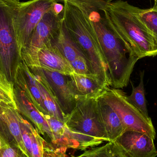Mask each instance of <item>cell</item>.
Listing matches in <instances>:
<instances>
[{"label":"cell","instance_id":"obj_19","mask_svg":"<svg viewBox=\"0 0 157 157\" xmlns=\"http://www.w3.org/2000/svg\"><path fill=\"white\" fill-rule=\"evenodd\" d=\"M33 75L48 114L64 122L65 117L53 95L40 78L38 75Z\"/></svg>","mask_w":157,"mask_h":157},{"label":"cell","instance_id":"obj_16","mask_svg":"<svg viewBox=\"0 0 157 157\" xmlns=\"http://www.w3.org/2000/svg\"><path fill=\"white\" fill-rule=\"evenodd\" d=\"M98 103L109 142H114L125 132L123 124L116 112L100 97L98 98Z\"/></svg>","mask_w":157,"mask_h":157},{"label":"cell","instance_id":"obj_22","mask_svg":"<svg viewBox=\"0 0 157 157\" xmlns=\"http://www.w3.org/2000/svg\"><path fill=\"white\" fill-rule=\"evenodd\" d=\"M116 0H56L57 2H67L77 6L88 15L94 12L107 10L111 3Z\"/></svg>","mask_w":157,"mask_h":157},{"label":"cell","instance_id":"obj_34","mask_svg":"<svg viewBox=\"0 0 157 157\" xmlns=\"http://www.w3.org/2000/svg\"></svg>","mask_w":157,"mask_h":157},{"label":"cell","instance_id":"obj_9","mask_svg":"<svg viewBox=\"0 0 157 157\" xmlns=\"http://www.w3.org/2000/svg\"><path fill=\"white\" fill-rule=\"evenodd\" d=\"M63 23V14L57 15L51 10L40 19L27 45L21 52V57L30 55L45 46H52Z\"/></svg>","mask_w":157,"mask_h":157},{"label":"cell","instance_id":"obj_29","mask_svg":"<svg viewBox=\"0 0 157 157\" xmlns=\"http://www.w3.org/2000/svg\"><path fill=\"white\" fill-rule=\"evenodd\" d=\"M63 10L64 5L59 3L57 2L54 3L52 8V10L57 15H62L63 14Z\"/></svg>","mask_w":157,"mask_h":157},{"label":"cell","instance_id":"obj_13","mask_svg":"<svg viewBox=\"0 0 157 157\" xmlns=\"http://www.w3.org/2000/svg\"><path fill=\"white\" fill-rule=\"evenodd\" d=\"M13 92L15 101L19 113L34 124L40 134L44 135L46 134L52 142L53 140L52 132L46 120L35 104L24 90L14 83Z\"/></svg>","mask_w":157,"mask_h":157},{"label":"cell","instance_id":"obj_28","mask_svg":"<svg viewBox=\"0 0 157 157\" xmlns=\"http://www.w3.org/2000/svg\"><path fill=\"white\" fill-rule=\"evenodd\" d=\"M0 157H28L18 147L7 144L0 149Z\"/></svg>","mask_w":157,"mask_h":157},{"label":"cell","instance_id":"obj_23","mask_svg":"<svg viewBox=\"0 0 157 157\" xmlns=\"http://www.w3.org/2000/svg\"><path fill=\"white\" fill-rule=\"evenodd\" d=\"M138 16L140 21L151 33L157 46V4L147 9L140 8Z\"/></svg>","mask_w":157,"mask_h":157},{"label":"cell","instance_id":"obj_21","mask_svg":"<svg viewBox=\"0 0 157 157\" xmlns=\"http://www.w3.org/2000/svg\"><path fill=\"white\" fill-rule=\"evenodd\" d=\"M71 157H125L114 142H108L100 146L91 147L76 156Z\"/></svg>","mask_w":157,"mask_h":157},{"label":"cell","instance_id":"obj_12","mask_svg":"<svg viewBox=\"0 0 157 157\" xmlns=\"http://www.w3.org/2000/svg\"><path fill=\"white\" fill-rule=\"evenodd\" d=\"M21 115L17 109L0 103V135L8 144L18 147L28 157L21 135Z\"/></svg>","mask_w":157,"mask_h":157},{"label":"cell","instance_id":"obj_17","mask_svg":"<svg viewBox=\"0 0 157 157\" xmlns=\"http://www.w3.org/2000/svg\"><path fill=\"white\" fill-rule=\"evenodd\" d=\"M53 136L52 144L56 148L67 150L69 148L78 150V144L72 137L65 123L61 121L48 114L43 115Z\"/></svg>","mask_w":157,"mask_h":157},{"label":"cell","instance_id":"obj_10","mask_svg":"<svg viewBox=\"0 0 157 157\" xmlns=\"http://www.w3.org/2000/svg\"><path fill=\"white\" fill-rule=\"evenodd\" d=\"M21 59L29 67L36 66L66 75L74 72L70 63L54 46H45Z\"/></svg>","mask_w":157,"mask_h":157},{"label":"cell","instance_id":"obj_7","mask_svg":"<svg viewBox=\"0 0 157 157\" xmlns=\"http://www.w3.org/2000/svg\"><path fill=\"white\" fill-rule=\"evenodd\" d=\"M56 0H30L20 2L14 20L16 37L21 52L40 19L50 11Z\"/></svg>","mask_w":157,"mask_h":157},{"label":"cell","instance_id":"obj_32","mask_svg":"<svg viewBox=\"0 0 157 157\" xmlns=\"http://www.w3.org/2000/svg\"><path fill=\"white\" fill-rule=\"evenodd\" d=\"M155 4H157V0H155Z\"/></svg>","mask_w":157,"mask_h":157},{"label":"cell","instance_id":"obj_1","mask_svg":"<svg viewBox=\"0 0 157 157\" xmlns=\"http://www.w3.org/2000/svg\"><path fill=\"white\" fill-rule=\"evenodd\" d=\"M88 16L106 59L110 86L118 89L127 86L135 65L140 59L113 24L108 10Z\"/></svg>","mask_w":157,"mask_h":157},{"label":"cell","instance_id":"obj_5","mask_svg":"<svg viewBox=\"0 0 157 157\" xmlns=\"http://www.w3.org/2000/svg\"><path fill=\"white\" fill-rule=\"evenodd\" d=\"M20 3V0H0V72L13 86L21 60L14 28Z\"/></svg>","mask_w":157,"mask_h":157},{"label":"cell","instance_id":"obj_18","mask_svg":"<svg viewBox=\"0 0 157 157\" xmlns=\"http://www.w3.org/2000/svg\"><path fill=\"white\" fill-rule=\"evenodd\" d=\"M52 45L59 49L70 63L78 57L85 58L65 27L63 21L59 33Z\"/></svg>","mask_w":157,"mask_h":157},{"label":"cell","instance_id":"obj_20","mask_svg":"<svg viewBox=\"0 0 157 157\" xmlns=\"http://www.w3.org/2000/svg\"><path fill=\"white\" fill-rule=\"evenodd\" d=\"M144 74L143 71L140 74V83L138 86H134L132 82V94L129 96H126V98L130 103L133 105L146 118H150L148 115V110L147 106V100L145 97V90L144 86Z\"/></svg>","mask_w":157,"mask_h":157},{"label":"cell","instance_id":"obj_24","mask_svg":"<svg viewBox=\"0 0 157 157\" xmlns=\"http://www.w3.org/2000/svg\"><path fill=\"white\" fill-rule=\"evenodd\" d=\"M22 115V114H21ZM32 124L25 119L21 115L20 118V127L22 140L29 157H32Z\"/></svg>","mask_w":157,"mask_h":157},{"label":"cell","instance_id":"obj_6","mask_svg":"<svg viewBox=\"0 0 157 157\" xmlns=\"http://www.w3.org/2000/svg\"><path fill=\"white\" fill-rule=\"evenodd\" d=\"M123 90L108 87L101 98L118 114L125 132L135 131L145 134L155 140V130L151 118H146L128 101Z\"/></svg>","mask_w":157,"mask_h":157},{"label":"cell","instance_id":"obj_25","mask_svg":"<svg viewBox=\"0 0 157 157\" xmlns=\"http://www.w3.org/2000/svg\"><path fill=\"white\" fill-rule=\"evenodd\" d=\"M70 63L75 73L86 76H97L94 75L89 63L85 57H78Z\"/></svg>","mask_w":157,"mask_h":157},{"label":"cell","instance_id":"obj_26","mask_svg":"<svg viewBox=\"0 0 157 157\" xmlns=\"http://www.w3.org/2000/svg\"><path fill=\"white\" fill-rule=\"evenodd\" d=\"M31 138L32 157H45V141L33 126L32 127Z\"/></svg>","mask_w":157,"mask_h":157},{"label":"cell","instance_id":"obj_27","mask_svg":"<svg viewBox=\"0 0 157 157\" xmlns=\"http://www.w3.org/2000/svg\"><path fill=\"white\" fill-rule=\"evenodd\" d=\"M0 103L17 109L14 99L13 90L0 84Z\"/></svg>","mask_w":157,"mask_h":157},{"label":"cell","instance_id":"obj_15","mask_svg":"<svg viewBox=\"0 0 157 157\" xmlns=\"http://www.w3.org/2000/svg\"><path fill=\"white\" fill-rule=\"evenodd\" d=\"M14 83L24 90L41 114H48L34 75L22 59L17 70Z\"/></svg>","mask_w":157,"mask_h":157},{"label":"cell","instance_id":"obj_33","mask_svg":"<svg viewBox=\"0 0 157 157\" xmlns=\"http://www.w3.org/2000/svg\"><path fill=\"white\" fill-rule=\"evenodd\" d=\"M0 136H1V135H0Z\"/></svg>","mask_w":157,"mask_h":157},{"label":"cell","instance_id":"obj_30","mask_svg":"<svg viewBox=\"0 0 157 157\" xmlns=\"http://www.w3.org/2000/svg\"><path fill=\"white\" fill-rule=\"evenodd\" d=\"M0 84L3 85L13 90V86L11 85L10 83L8 82V81L1 74L0 72Z\"/></svg>","mask_w":157,"mask_h":157},{"label":"cell","instance_id":"obj_8","mask_svg":"<svg viewBox=\"0 0 157 157\" xmlns=\"http://www.w3.org/2000/svg\"><path fill=\"white\" fill-rule=\"evenodd\" d=\"M29 67V66H28ZM48 88L62 111L65 120L76 105V101L70 87L69 76L36 66L29 67Z\"/></svg>","mask_w":157,"mask_h":157},{"label":"cell","instance_id":"obj_3","mask_svg":"<svg viewBox=\"0 0 157 157\" xmlns=\"http://www.w3.org/2000/svg\"><path fill=\"white\" fill-rule=\"evenodd\" d=\"M140 8L127 1L116 0L108 9L113 24L132 48L139 59L157 55V46L153 36L140 21Z\"/></svg>","mask_w":157,"mask_h":157},{"label":"cell","instance_id":"obj_14","mask_svg":"<svg viewBox=\"0 0 157 157\" xmlns=\"http://www.w3.org/2000/svg\"><path fill=\"white\" fill-rule=\"evenodd\" d=\"M69 76L70 87L76 101L89 98H98L108 88L97 76H88L73 73Z\"/></svg>","mask_w":157,"mask_h":157},{"label":"cell","instance_id":"obj_11","mask_svg":"<svg viewBox=\"0 0 157 157\" xmlns=\"http://www.w3.org/2000/svg\"><path fill=\"white\" fill-rule=\"evenodd\" d=\"M114 142L125 157H156L157 156L154 139L139 132L127 131Z\"/></svg>","mask_w":157,"mask_h":157},{"label":"cell","instance_id":"obj_31","mask_svg":"<svg viewBox=\"0 0 157 157\" xmlns=\"http://www.w3.org/2000/svg\"><path fill=\"white\" fill-rule=\"evenodd\" d=\"M7 144H8L5 141L3 138L1 136H0V149Z\"/></svg>","mask_w":157,"mask_h":157},{"label":"cell","instance_id":"obj_4","mask_svg":"<svg viewBox=\"0 0 157 157\" xmlns=\"http://www.w3.org/2000/svg\"><path fill=\"white\" fill-rule=\"evenodd\" d=\"M64 123L78 144V150L85 151L109 142L101 120L98 98L77 101Z\"/></svg>","mask_w":157,"mask_h":157},{"label":"cell","instance_id":"obj_2","mask_svg":"<svg viewBox=\"0 0 157 157\" xmlns=\"http://www.w3.org/2000/svg\"><path fill=\"white\" fill-rule=\"evenodd\" d=\"M63 5L65 27L89 63L94 75L110 86L107 63L89 17L75 6L66 2Z\"/></svg>","mask_w":157,"mask_h":157}]
</instances>
